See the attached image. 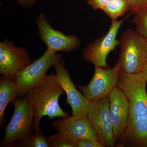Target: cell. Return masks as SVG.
<instances>
[{
    "label": "cell",
    "instance_id": "1",
    "mask_svg": "<svg viewBox=\"0 0 147 147\" xmlns=\"http://www.w3.org/2000/svg\"><path fill=\"white\" fill-rule=\"evenodd\" d=\"M147 76L142 71L128 74L121 70L118 87L126 95L129 111L119 146L147 147Z\"/></svg>",
    "mask_w": 147,
    "mask_h": 147
},
{
    "label": "cell",
    "instance_id": "2",
    "mask_svg": "<svg viewBox=\"0 0 147 147\" xmlns=\"http://www.w3.org/2000/svg\"><path fill=\"white\" fill-rule=\"evenodd\" d=\"M64 92L57 75L53 73L47 75L42 82L29 91L27 94L34 109V132H40V123L44 116L50 119L69 117V113L64 111L59 104V98Z\"/></svg>",
    "mask_w": 147,
    "mask_h": 147
},
{
    "label": "cell",
    "instance_id": "3",
    "mask_svg": "<svg viewBox=\"0 0 147 147\" xmlns=\"http://www.w3.org/2000/svg\"><path fill=\"white\" fill-rule=\"evenodd\" d=\"M12 103L14 111L5 127L1 147H12L14 142L27 139L32 133L34 109L31 99L27 94L22 98H16Z\"/></svg>",
    "mask_w": 147,
    "mask_h": 147
},
{
    "label": "cell",
    "instance_id": "4",
    "mask_svg": "<svg viewBox=\"0 0 147 147\" xmlns=\"http://www.w3.org/2000/svg\"><path fill=\"white\" fill-rule=\"evenodd\" d=\"M119 45L121 70L128 74L142 71L147 58V41L136 30L129 29L123 33Z\"/></svg>",
    "mask_w": 147,
    "mask_h": 147
},
{
    "label": "cell",
    "instance_id": "5",
    "mask_svg": "<svg viewBox=\"0 0 147 147\" xmlns=\"http://www.w3.org/2000/svg\"><path fill=\"white\" fill-rule=\"evenodd\" d=\"M61 56L46 50L40 57L21 69L14 79L18 97H24L30 90L42 82L49 69L60 60Z\"/></svg>",
    "mask_w": 147,
    "mask_h": 147
},
{
    "label": "cell",
    "instance_id": "6",
    "mask_svg": "<svg viewBox=\"0 0 147 147\" xmlns=\"http://www.w3.org/2000/svg\"><path fill=\"white\" fill-rule=\"evenodd\" d=\"M126 18L120 21L112 20L108 32L104 36L92 41L83 50V59L94 66L103 68L108 67L107 59L110 52L119 45V40L117 39L119 30Z\"/></svg>",
    "mask_w": 147,
    "mask_h": 147
},
{
    "label": "cell",
    "instance_id": "7",
    "mask_svg": "<svg viewBox=\"0 0 147 147\" xmlns=\"http://www.w3.org/2000/svg\"><path fill=\"white\" fill-rule=\"evenodd\" d=\"M94 74L87 86H77L90 101L109 96L110 93L118 87L121 71L120 63L118 61L113 68H103L94 66Z\"/></svg>",
    "mask_w": 147,
    "mask_h": 147
},
{
    "label": "cell",
    "instance_id": "8",
    "mask_svg": "<svg viewBox=\"0 0 147 147\" xmlns=\"http://www.w3.org/2000/svg\"><path fill=\"white\" fill-rule=\"evenodd\" d=\"M86 115L103 147L115 146L116 142L110 119L109 96L90 101Z\"/></svg>",
    "mask_w": 147,
    "mask_h": 147
},
{
    "label": "cell",
    "instance_id": "9",
    "mask_svg": "<svg viewBox=\"0 0 147 147\" xmlns=\"http://www.w3.org/2000/svg\"><path fill=\"white\" fill-rule=\"evenodd\" d=\"M36 24L40 39L46 45V50L51 53H69L81 45L80 40L76 36L66 35L53 28L43 13L40 14L36 18Z\"/></svg>",
    "mask_w": 147,
    "mask_h": 147
},
{
    "label": "cell",
    "instance_id": "10",
    "mask_svg": "<svg viewBox=\"0 0 147 147\" xmlns=\"http://www.w3.org/2000/svg\"><path fill=\"white\" fill-rule=\"evenodd\" d=\"M27 50L5 40L0 42V74L14 80L21 69L31 63Z\"/></svg>",
    "mask_w": 147,
    "mask_h": 147
},
{
    "label": "cell",
    "instance_id": "11",
    "mask_svg": "<svg viewBox=\"0 0 147 147\" xmlns=\"http://www.w3.org/2000/svg\"><path fill=\"white\" fill-rule=\"evenodd\" d=\"M52 127L77 142L82 140H98L86 114L61 117L53 122Z\"/></svg>",
    "mask_w": 147,
    "mask_h": 147
},
{
    "label": "cell",
    "instance_id": "12",
    "mask_svg": "<svg viewBox=\"0 0 147 147\" xmlns=\"http://www.w3.org/2000/svg\"><path fill=\"white\" fill-rule=\"evenodd\" d=\"M56 75L60 84L67 96V103L70 105L72 115L86 114L90 100L77 90L69 76V72L66 69L63 59L54 65Z\"/></svg>",
    "mask_w": 147,
    "mask_h": 147
},
{
    "label": "cell",
    "instance_id": "13",
    "mask_svg": "<svg viewBox=\"0 0 147 147\" xmlns=\"http://www.w3.org/2000/svg\"><path fill=\"white\" fill-rule=\"evenodd\" d=\"M109 99L110 119L116 143L122 136L126 128L129 105L126 95L118 87L111 92Z\"/></svg>",
    "mask_w": 147,
    "mask_h": 147
},
{
    "label": "cell",
    "instance_id": "14",
    "mask_svg": "<svg viewBox=\"0 0 147 147\" xmlns=\"http://www.w3.org/2000/svg\"><path fill=\"white\" fill-rule=\"evenodd\" d=\"M18 97L17 86L14 80L1 75L0 79V126L3 127L6 119L5 112L9 103Z\"/></svg>",
    "mask_w": 147,
    "mask_h": 147
},
{
    "label": "cell",
    "instance_id": "15",
    "mask_svg": "<svg viewBox=\"0 0 147 147\" xmlns=\"http://www.w3.org/2000/svg\"><path fill=\"white\" fill-rule=\"evenodd\" d=\"M129 10L130 6L127 0H113L102 11L114 20L123 16Z\"/></svg>",
    "mask_w": 147,
    "mask_h": 147
},
{
    "label": "cell",
    "instance_id": "16",
    "mask_svg": "<svg viewBox=\"0 0 147 147\" xmlns=\"http://www.w3.org/2000/svg\"><path fill=\"white\" fill-rule=\"evenodd\" d=\"M47 141L49 147H77L76 141L60 131L48 137Z\"/></svg>",
    "mask_w": 147,
    "mask_h": 147
},
{
    "label": "cell",
    "instance_id": "17",
    "mask_svg": "<svg viewBox=\"0 0 147 147\" xmlns=\"http://www.w3.org/2000/svg\"><path fill=\"white\" fill-rule=\"evenodd\" d=\"M48 137L41 132H34L27 139L17 142L19 147H49Z\"/></svg>",
    "mask_w": 147,
    "mask_h": 147
},
{
    "label": "cell",
    "instance_id": "18",
    "mask_svg": "<svg viewBox=\"0 0 147 147\" xmlns=\"http://www.w3.org/2000/svg\"><path fill=\"white\" fill-rule=\"evenodd\" d=\"M135 30L147 42V9L134 13Z\"/></svg>",
    "mask_w": 147,
    "mask_h": 147
},
{
    "label": "cell",
    "instance_id": "19",
    "mask_svg": "<svg viewBox=\"0 0 147 147\" xmlns=\"http://www.w3.org/2000/svg\"><path fill=\"white\" fill-rule=\"evenodd\" d=\"M131 13H138L147 9V0H127Z\"/></svg>",
    "mask_w": 147,
    "mask_h": 147
},
{
    "label": "cell",
    "instance_id": "20",
    "mask_svg": "<svg viewBox=\"0 0 147 147\" xmlns=\"http://www.w3.org/2000/svg\"><path fill=\"white\" fill-rule=\"evenodd\" d=\"M113 0H87V3L90 6L95 10H103Z\"/></svg>",
    "mask_w": 147,
    "mask_h": 147
},
{
    "label": "cell",
    "instance_id": "21",
    "mask_svg": "<svg viewBox=\"0 0 147 147\" xmlns=\"http://www.w3.org/2000/svg\"><path fill=\"white\" fill-rule=\"evenodd\" d=\"M77 147H103L98 139L96 140H82L77 142Z\"/></svg>",
    "mask_w": 147,
    "mask_h": 147
},
{
    "label": "cell",
    "instance_id": "22",
    "mask_svg": "<svg viewBox=\"0 0 147 147\" xmlns=\"http://www.w3.org/2000/svg\"><path fill=\"white\" fill-rule=\"evenodd\" d=\"M37 0H16L18 5L23 8H29L34 5Z\"/></svg>",
    "mask_w": 147,
    "mask_h": 147
},
{
    "label": "cell",
    "instance_id": "23",
    "mask_svg": "<svg viewBox=\"0 0 147 147\" xmlns=\"http://www.w3.org/2000/svg\"><path fill=\"white\" fill-rule=\"evenodd\" d=\"M142 71L147 76V58L142 67Z\"/></svg>",
    "mask_w": 147,
    "mask_h": 147
}]
</instances>
